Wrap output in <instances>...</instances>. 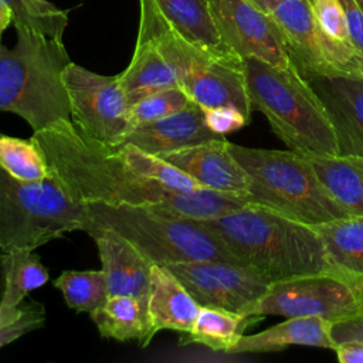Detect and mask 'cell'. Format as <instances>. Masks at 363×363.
I'll return each instance as SVG.
<instances>
[{
  "label": "cell",
  "instance_id": "cell-1",
  "mask_svg": "<svg viewBox=\"0 0 363 363\" xmlns=\"http://www.w3.org/2000/svg\"><path fill=\"white\" fill-rule=\"evenodd\" d=\"M51 172L84 204L145 207L182 218L204 220L237 207L224 191L200 187L170 190L132 169L118 146H109L81 132L71 119H60L33 132Z\"/></svg>",
  "mask_w": 363,
  "mask_h": 363
},
{
  "label": "cell",
  "instance_id": "cell-2",
  "mask_svg": "<svg viewBox=\"0 0 363 363\" xmlns=\"http://www.w3.org/2000/svg\"><path fill=\"white\" fill-rule=\"evenodd\" d=\"M214 231L237 261L269 284L328 268L325 247L313 225L261 204L199 220Z\"/></svg>",
  "mask_w": 363,
  "mask_h": 363
},
{
  "label": "cell",
  "instance_id": "cell-3",
  "mask_svg": "<svg viewBox=\"0 0 363 363\" xmlns=\"http://www.w3.org/2000/svg\"><path fill=\"white\" fill-rule=\"evenodd\" d=\"M251 108L264 113L274 133L303 155H340L332 122L318 95L296 67L281 68L242 58Z\"/></svg>",
  "mask_w": 363,
  "mask_h": 363
},
{
  "label": "cell",
  "instance_id": "cell-4",
  "mask_svg": "<svg viewBox=\"0 0 363 363\" xmlns=\"http://www.w3.org/2000/svg\"><path fill=\"white\" fill-rule=\"evenodd\" d=\"M9 48L0 38V112L21 116L40 130L60 119H71L62 71L71 61L64 43L16 28Z\"/></svg>",
  "mask_w": 363,
  "mask_h": 363
},
{
  "label": "cell",
  "instance_id": "cell-5",
  "mask_svg": "<svg viewBox=\"0 0 363 363\" xmlns=\"http://www.w3.org/2000/svg\"><path fill=\"white\" fill-rule=\"evenodd\" d=\"M228 147L248 177L251 203L311 225L350 216L326 191L303 155L231 142Z\"/></svg>",
  "mask_w": 363,
  "mask_h": 363
},
{
  "label": "cell",
  "instance_id": "cell-6",
  "mask_svg": "<svg viewBox=\"0 0 363 363\" xmlns=\"http://www.w3.org/2000/svg\"><path fill=\"white\" fill-rule=\"evenodd\" d=\"M86 204L77 200L52 173L23 182L0 169V250H35L71 231L88 233Z\"/></svg>",
  "mask_w": 363,
  "mask_h": 363
},
{
  "label": "cell",
  "instance_id": "cell-7",
  "mask_svg": "<svg viewBox=\"0 0 363 363\" xmlns=\"http://www.w3.org/2000/svg\"><path fill=\"white\" fill-rule=\"evenodd\" d=\"M92 228H111L153 264L169 265L191 261L237 262L223 240L199 220L182 218L145 207L86 204ZM86 233V234H88Z\"/></svg>",
  "mask_w": 363,
  "mask_h": 363
},
{
  "label": "cell",
  "instance_id": "cell-8",
  "mask_svg": "<svg viewBox=\"0 0 363 363\" xmlns=\"http://www.w3.org/2000/svg\"><path fill=\"white\" fill-rule=\"evenodd\" d=\"M139 28L149 33L172 65L179 86L201 109L231 105L251 118L242 60H225L211 55L172 30L156 11L150 0H139Z\"/></svg>",
  "mask_w": 363,
  "mask_h": 363
},
{
  "label": "cell",
  "instance_id": "cell-9",
  "mask_svg": "<svg viewBox=\"0 0 363 363\" xmlns=\"http://www.w3.org/2000/svg\"><path fill=\"white\" fill-rule=\"evenodd\" d=\"M363 313V277L329 265L278 281L251 309V316H316L330 323Z\"/></svg>",
  "mask_w": 363,
  "mask_h": 363
},
{
  "label": "cell",
  "instance_id": "cell-10",
  "mask_svg": "<svg viewBox=\"0 0 363 363\" xmlns=\"http://www.w3.org/2000/svg\"><path fill=\"white\" fill-rule=\"evenodd\" d=\"M71 121L92 139L109 146L125 142L130 126L129 102L118 75H101L72 61L62 71Z\"/></svg>",
  "mask_w": 363,
  "mask_h": 363
},
{
  "label": "cell",
  "instance_id": "cell-11",
  "mask_svg": "<svg viewBox=\"0 0 363 363\" xmlns=\"http://www.w3.org/2000/svg\"><path fill=\"white\" fill-rule=\"evenodd\" d=\"M167 267L200 306H216L251 316L269 282L255 269L225 261H191ZM254 318V316H252Z\"/></svg>",
  "mask_w": 363,
  "mask_h": 363
},
{
  "label": "cell",
  "instance_id": "cell-12",
  "mask_svg": "<svg viewBox=\"0 0 363 363\" xmlns=\"http://www.w3.org/2000/svg\"><path fill=\"white\" fill-rule=\"evenodd\" d=\"M272 18L282 31L285 44L298 72H347L354 48L330 41L319 28L309 0H277Z\"/></svg>",
  "mask_w": 363,
  "mask_h": 363
},
{
  "label": "cell",
  "instance_id": "cell-13",
  "mask_svg": "<svg viewBox=\"0 0 363 363\" xmlns=\"http://www.w3.org/2000/svg\"><path fill=\"white\" fill-rule=\"evenodd\" d=\"M213 17L224 44L240 58H258L275 67L294 62L272 16L250 0H210Z\"/></svg>",
  "mask_w": 363,
  "mask_h": 363
},
{
  "label": "cell",
  "instance_id": "cell-14",
  "mask_svg": "<svg viewBox=\"0 0 363 363\" xmlns=\"http://www.w3.org/2000/svg\"><path fill=\"white\" fill-rule=\"evenodd\" d=\"M303 78L326 109L339 153L363 156V77L335 71Z\"/></svg>",
  "mask_w": 363,
  "mask_h": 363
},
{
  "label": "cell",
  "instance_id": "cell-15",
  "mask_svg": "<svg viewBox=\"0 0 363 363\" xmlns=\"http://www.w3.org/2000/svg\"><path fill=\"white\" fill-rule=\"evenodd\" d=\"M228 143L225 138H220L157 156L176 166L201 187L247 197L248 177L233 156Z\"/></svg>",
  "mask_w": 363,
  "mask_h": 363
},
{
  "label": "cell",
  "instance_id": "cell-16",
  "mask_svg": "<svg viewBox=\"0 0 363 363\" xmlns=\"http://www.w3.org/2000/svg\"><path fill=\"white\" fill-rule=\"evenodd\" d=\"M98 248L109 296L128 295L147 303L153 262L129 240L111 228L88 233Z\"/></svg>",
  "mask_w": 363,
  "mask_h": 363
},
{
  "label": "cell",
  "instance_id": "cell-17",
  "mask_svg": "<svg viewBox=\"0 0 363 363\" xmlns=\"http://www.w3.org/2000/svg\"><path fill=\"white\" fill-rule=\"evenodd\" d=\"M220 138L224 136L208 129L204 111L194 104L177 113L130 129L123 143L157 156Z\"/></svg>",
  "mask_w": 363,
  "mask_h": 363
},
{
  "label": "cell",
  "instance_id": "cell-18",
  "mask_svg": "<svg viewBox=\"0 0 363 363\" xmlns=\"http://www.w3.org/2000/svg\"><path fill=\"white\" fill-rule=\"evenodd\" d=\"M167 26L191 45L225 60H242L221 40L210 0H150Z\"/></svg>",
  "mask_w": 363,
  "mask_h": 363
},
{
  "label": "cell",
  "instance_id": "cell-19",
  "mask_svg": "<svg viewBox=\"0 0 363 363\" xmlns=\"http://www.w3.org/2000/svg\"><path fill=\"white\" fill-rule=\"evenodd\" d=\"M199 309V302L179 278L167 267L155 264L147 298V313L155 335L160 330L189 333Z\"/></svg>",
  "mask_w": 363,
  "mask_h": 363
},
{
  "label": "cell",
  "instance_id": "cell-20",
  "mask_svg": "<svg viewBox=\"0 0 363 363\" xmlns=\"http://www.w3.org/2000/svg\"><path fill=\"white\" fill-rule=\"evenodd\" d=\"M332 323L316 316H291L262 332L242 335L228 353H261L278 352L288 346H315L335 349L330 335Z\"/></svg>",
  "mask_w": 363,
  "mask_h": 363
},
{
  "label": "cell",
  "instance_id": "cell-21",
  "mask_svg": "<svg viewBox=\"0 0 363 363\" xmlns=\"http://www.w3.org/2000/svg\"><path fill=\"white\" fill-rule=\"evenodd\" d=\"M125 96L130 104L159 89L177 86V77L159 50L153 37L139 28L136 47L126 69L118 75Z\"/></svg>",
  "mask_w": 363,
  "mask_h": 363
},
{
  "label": "cell",
  "instance_id": "cell-22",
  "mask_svg": "<svg viewBox=\"0 0 363 363\" xmlns=\"http://www.w3.org/2000/svg\"><path fill=\"white\" fill-rule=\"evenodd\" d=\"M318 179L350 216L363 217V156H305Z\"/></svg>",
  "mask_w": 363,
  "mask_h": 363
},
{
  "label": "cell",
  "instance_id": "cell-23",
  "mask_svg": "<svg viewBox=\"0 0 363 363\" xmlns=\"http://www.w3.org/2000/svg\"><path fill=\"white\" fill-rule=\"evenodd\" d=\"M101 336L119 342L138 340L145 347L155 336L147 303L128 295L109 296L108 301L89 313Z\"/></svg>",
  "mask_w": 363,
  "mask_h": 363
},
{
  "label": "cell",
  "instance_id": "cell-24",
  "mask_svg": "<svg viewBox=\"0 0 363 363\" xmlns=\"http://www.w3.org/2000/svg\"><path fill=\"white\" fill-rule=\"evenodd\" d=\"M4 289L0 299V323L14 320L21 313L26 295L47 284L48 269L33 250H13L1 257Z\"/></svg>",
  "mask_w": 363,
  "mask_h": 363
},
{
  "label": "cell",
  "instance_id": "cell-25",
  "mask_svg": "<svg viewBox=\"0 0 363 363\" xmlns=\"http://www.w3.org/2000/svg\"><path fill=\"white\" fill-rule=\"evenodd\" d=\"M313 227L329 264L363 277V217L347 216Z\"/></svg>",
  "mask_w": 363,
  "mask_h": 363
},
{
  "label": "cell",
  "instance_id": "cell-26",
  "mask_svg": "<svg viewBox=\"0 0 363 363\" xmlns=\"http://www.w3.org/2000/svg\"><path fill=\"white\" fill-rule=\"evenodd\" d=\"M255 319L223 308L200 306L191 330L186 333V342L207 346L214 352L228 353Z\"/></svg>",
  "mask_w": 363,
  "mask_h": 363
},
{
  "label": "cell",
  "instance_id": "cell-27",
  "mask_svg": "<svg viewBox=\"0 0 363 363\" xmlns=\"http://www.w3.org/2000/svg\"><path fill=\"white\" fill-rule=\"evenodd\" d=\"M0 169L23 182H40L52 174L43 149L35 140L0 132Z\"/></svg>",
  "mask_w": 363,
  "mask_h": 363
},
{
  "label": "cell",
  "instance_id": "cell-28",
  "mask_svg": "<svg viewBox=\"0 0 363 363\" xmlns=\"http://www.w3.org/2000/svg\"><path fill=\"white\" fill-rule=\"evenodd\" d=\"M54 286L61 291L67 305L77 312L91 313L109 298L102 269L62 271L54 279Z\"/></svg>",
  "mask_w": 363,
  "mask_h": 363
},
{
  "label": "cell",
  "instance_id": "cell-29",
  "mask_svg": "<svg viewBox=\"0 0 363 363\" xmlns=\"http://www.w3.org/2000/svg\"><path fill=\"white\" fill-rule=\"evenodd\" d=\"M13 13L16 28H26L62 41L68 24V11L48 0H0Z\"/></svg>",
  "mask_w": 363,
  "mask_h": 363
},
{
  "label": "cell",
  "instance_id": "cell-30",
  "mask_svg": "<svg viewBox=\"0 0 363 363\" xmlns=\"http://www.w3.org/2000/svg\"><path fill=\"white\" fill-rule=\"evenodd\" d=\"M118 149L132 169L166 189L186 191L201 187L197 182L180 172L176 166L156 155L146 153L130 143H122L118 146Z\"/></svg>",
  "mask_w": 363,
  "mask_h": 363
},
{
  "label": "cell",
  "instance_id": "cell-31",
  "mask_svg": "<svg viewBox=\"0 0 363 363\" xmlns=\"http://www.w3.org/2000/svg\"><path fill=\"white\" fill-rule=\"evenodd\" d=\"M194 105L190 96L177 85L155 91L130 104L128 119L130 129L147 125L162 118L177 113Z\"/></svg>",
  "mask_w": 363,
  "mask_h": 363
},
{
  "label": "cell",
  "instance_id": "cell-32",
  "mask_svg": "<svg viewBox=\"0 0 363 363\" xmlns=\"http://www.w3.org/2000/svg\"><path fill=\"white\" fill-rule=\"evenodd\" d=\"M312 13L322 33L333 43L352 45L349 41L347 21L340 0H309Z\"/></svg>",
  "mask_w": 363,
  "mask_h": 363
},
{
  "label": "cell",
  "instance_id": "cell-33",
  "mask_svg": "<svg viewBox=\"0 0 363 363\" xmlns=\"http://www.w3.org/2000/svg\"><path fill=\"white\" fill-rule=\"evenodd\" d=\"M44 306L38 302L30 301L21 305V313L11 322L0 323V347L17 340L26 333L35 330L44 325Z\"/></svg>",
  "mask_w": 363,
  "mask_h": 363
},
{
  "label": "cell",
  "instance_id": "cell-34",
  "mask_svg": "<svg viewBox=\"0 0 363 363\" xmlns=\"http://www.w3.org/2000/svg\"><path fill=\"white\" fill-rule=\"evenodd\" d=\"M204 111V121L206 125L211 132L216 135L224 136L234 130H238L247 125L250 121L240 109L231 105L216 106Z\"/></svg>",
  "mask_w": 363,
  "mask_h": 363
},
{
  "label": "cell",
  "instance_id": "cell-35",
  "mask_svg": "<svg viewBox=\"0 0 363 363\" xmlns=\"http://www.w3.org/2000/svg\"><path fill=\"white\" fill-rule=\"evenodd\" d=\"M346 13L349 41L352 47L363 54V7L356 0H340Z\"/></svg>",
  "mask_w": 363,
  "mask_h": 363
},
{
  "label": "cell",
  "instance_id": "cell-36",
  "mask_svg": "<svg viewBox=\"0 0 363 363\" xmlns=\"http://www.w3.org/2000/svg\"><path fill=\"white\" fill-rule=\"evenodd\" d=\"M330 335L336 345L350 340L363 343V313L350 319L332 323Z\"/></svg>",
  "mask_w": 363,
  "mask_h": 363
},
{
  "label": "cell",
  "instance_id": "cell-37",
  "mask_svg": "<svg viewBox=\"0 0 363 363\" xmlns=\"http://www.w3.org/2000/svg\"><path fill=\"white\" fill-rule=\"evenodd\" d=\"M333 350L340 363H363V343L360 342H342Z\"/></svg>",
  "mask_w": 363,
  "mask_h": 363
},
{
  "label": "cell",
  "instance_id": "cell-38",
  "mask_svg": "<svg viewBox=\"0 0 363 363\" xmlns=\"http://www.w3.org/2000/svg\"><path fill=\"white\" fill-rule=\"evenodd\" d=\"M349 74H357L360 77H363V54L359 51H353L352 54V60L349 64Z\"/></svg>",
  "mask_w": 363,
  "mask_h": 363
},
{
  "label": "cell",
  "instance_id": "cell-39",
  "mask_svg": "<svg viewBox=\"0 0 363 363\" xmlns=\"http://www.w3.org/2000/svg\"><path fill=\"white\" fill-rule=\"evenodd\" d=\"M11 23H13V13H11V10L6 4L0 3V35Z\"/></svg>",
  "mask_w": 363,
  "mask_h": 363
},
{
  "label": "cell",
  "instance_id": "cell-40",
  "mask_svg": "<svg viewBox=\"0 0 363 363\" xmlns=\"http://www.w3.org/2000/svg\"><path fill=\"white\" fill-rule=\"evenodd\" d=\"M250 1L254 3L255 6H258L259 9H262L264 11H267V13L271 14V10H272V7H274V4H275L277 0H250Z\"/></svg>",
  "mask_w": 363,
  "mask_h": 363
},
{
  "label": "cell",
  "instance_id": "cell-41",
  "mask_svg": "<svg viewBox=\"0 0 363 363\" xmlns=\"http://www.w3.org/2000/svg\"><path fill=\"white\" fill-rule=\"evenodd\" d=\"M356 1H357V3H359L362 7H363V0H356Z\"/></svg>",
  "mask_w": 363,
  "mask_h": 363
}]
</instances>
